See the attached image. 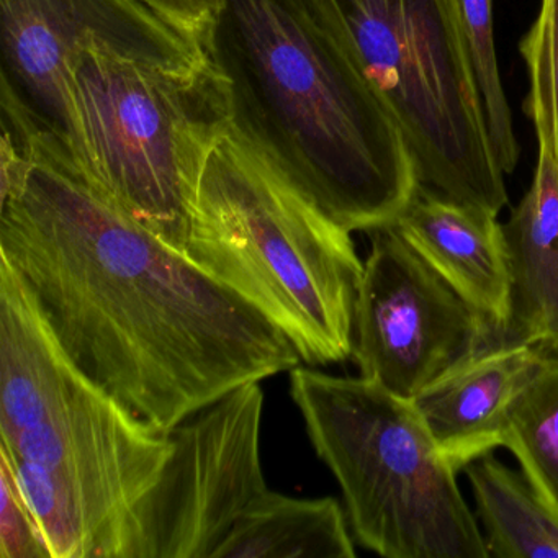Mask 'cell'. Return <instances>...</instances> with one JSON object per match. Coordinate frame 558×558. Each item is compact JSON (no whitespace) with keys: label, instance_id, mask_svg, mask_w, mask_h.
I'll list each match as a JSON object with an SVG mask.
<instances>
[{"label":"cell","instance_id":"obj_1","mask_svg":"<svg viewBox=\"0 0 558 558\" xmlns=\"http://www.w3.org/2000/svg\"><path fill=\"white\" fill-rule=\"evenodd\" d=\"M0 259L71 361L133 416L169 434L302 357L253 303L117 210L70 149L2 116Z\"/></svg>","mask_w":558,"mask_h":558},{"label":"cell","instance_id":"obj_2","mask_svg":"<svg viewBox=\"0 0 558 558\" xmlns=\"http://www.w3.org/2000/svg\"><path fill=\"white\" fill-rule=\"evenodd\" d=\"M231 123L336 223L388 227L420 189L388 107L310 0H218L205 47Z\"/></svg>","mask_w":558,"mask_h":558},{"label":"cell","instance_id":"obj_3","mask_svg":"<svg viewBox=\"0 0 558 558\" xmlns=\"http://www.w3.org/2000/svg\"><path fill=\"white\" fill-rule=\"evenodd\" d=\"M61 348L0 259V450L53 558H125L136 509L171 453Z\"/></svg>","mask_w":558,"mask_h":558},{"label":"cell","instance_id":"obj_4","mask_svg":"<svg viewBox=\"0 0 558 558\" xmlns=\"http://www.w3.org/2000/svg\"><path fill=\"white\" fill-rule=\"evenodd\" d=\"M185 256L282 329L310 367L351 357L364 276L351 231L231 122L205 156Z\"/></svg>","mask_w":558,"mask_h":558},{"label":"cell","instance_id":"obj_5","mask_svg":"<svg viewBox=\"0 0 558 558\" xmlns=\"http://www.w3.org/2000/svg\"><path fill=\"white\" fill-rule=\"evenodd\" d=\"M77 169L117 210L185 254L205 156L231 122L214 63L162 70L87 41L70 64Z\"/></svg>","mask_w":558,"mask_h":558},{"label":"cell","instance_id":"obj_6","mask_svg":"<svg viewBox=\"0 0 558 558\" xmlns=\"http://www.w3.org/2000/svg\"><path fill=\"white\" fill-rule=\"evenodd\" d=\"M290 391L362 547L387 558H489L459 472L413 401L310 365L290 371Z\"/></svg>","mask_w":558,"mask_h":558},{"label":"cell","instance_id":"obj_7","mask_svg":"<svg viewBox=\"0 0 558 558\" xmlns=\"http://www.w3.org/2000/svg\"><path fill=\"white\" fill-rule=\"evenodd\" d=\"M400 126L421 185L499 215L508 205L460 0H310Z\"/></svg>","mask_w":558,"mask_h":558},{"label":"cell","instance_id":"obj_8","mask_svg":"<svg viewBox=\"0 0 558 558\" xmlns=\"http://www.w3.org/2000/svg\"><path fill=\"white\" fill-rule=\"evenodd\" d=\"M264 391L251 381L169 433L171 453L136 509L125 558H211L266 492L260 462Z\"/></svg>","mask_w":558,"mask_h":558},{"label":"cell","instance_id":"obj_9","mask_svg":"<svg viewBox=\"0 0 558 558\" xmlns=\"http://www.w3.org/2000/svg\"><path fill=\"white\" fill-rule=\"evenodd\" d=\"M2 93L77 162L70 64L87 41L174 73L210 64L207 51L140 0H0Z\"/></svg>","mask_w":558,"mask_h":558},{"label":"cell","instance_id":"obj_10","mask_svg":"<svg viewBox=\"0 0 558 558\" xmlns=\"http://www.w3.org/2000/svg\"><path fill=\"white\" fill-rule=\"evenodd\" d=\"M498 329L466 303L391 225L371 231L354 315L361 377L413 400Z\"/></svg>","mask_w":558,"mask_h":558},{"label":"cell","instance_id":"obj_11","mask_svg":"<svg viewBox=\"0 0 558 558\" xmlns=\"http://www.w3.org/2000/svg\"><path fill=\"white\" fill-rule=\"evenodd\" d=\"M554 359L538 345L495 341L444 372L411 400L457 472L502 447L512 404Z\"/></svg>","mask_w":558,"mask_h":558},{"label":"cell","instance_id":"obj_12","mask_svg":"<svg viewBox=\"0 0 558 558\" xmlns=\"http://www.w3.org/2000/svg\"><path fill=\"white\" fill-rule=\"evenodd\" d=\"M391 227L498 329L509 318V270L498 215L420 185Z\"/></svg>","mask_w":558,"mask_h":558},{"label":"cell","instance_id":"obj_13","mask_svg":"<svg viewBox=\"0 0 558 558\" xmlns=\"http://www.w3.org/2000/svg\"><path fill=\"white\" fill-rule=\"evenodd\" d=\"M537 136L534 179L502 225L509 270V318L501 341L558 349V159Z\"/></svg>","mask_w":558,"mask_h":558},{"label":"cell","instance_id":"obj_14","mask_svg":"<svg viewBox=\"0 0 558 558\" xmlns=\"http://www.w3.org/2000/svg\"><path fill=\"white\" fill-rule=\"evenodd\" d=\"M345 514L336 498L300 499L266 489L211 558H352Z\"/></svg>","mask_w":558,"mask_h":558},{"label":"cell","instance_id":"obj_15","mask_svg":"<svg viewBox=\"0 0 558 558\" xmlns=\"http://www.w3.org/2000/svg\"><path fill=\"white\" fill-rule=\"evenodd\" d=\"M489 557L558 558V514L522 472L486 453L465 466Z\"/></svg>","mask_w":558,"mask_h":558},{"label":"cell","instance_id":"obj_16","mask_svg":"<svg viewBox=\"0 0 558 558\" xmlns=\"http://www.w3.org/2000/svg\"><path fill=\"white\" fill-rule=\"evenodd\" d=\"M502 447L558 514V361L554 359L512 404Z\"/></svg>","mask_w":558,"mask_h":558},{"label":"cell","instance_id":"obj_17","mask_svg":"<svg viewBox=\"0 0 558 558\" xmlns=\"http://www.w3.org/2000/svg\"><path fill=\"white\" fill-rule=\"evenodd\" d=\"M460 11L485 107L493 151L502 172L512 174L518 166L521 149L515 138L511 109L499 74L493 0H460Z\"/></svg>","mask_w":558,"mask_h":558},{"label":"cell","instance_id":"obj_18","mask_svg":"<svg viewBox=\"0 0 558 558\" xmlns=\"http://www.w3.org/2000/svg\"><path fill=\"white\" fill-rule=\"evenodd\" d=\"M529 74L525 116L535 135H547L558 159V0H541L537 17L519 45Z\"/></svg>","mask_w":558,"mask_h":558},{"label":"cell","instance_id":"obj_19","mask_svg":"<svg viewBox=\"0 0 558 558\" xmlns=\"http://www.w3.org/2000/svg\"><path fill=\"white\" fill-rule=\"evenodd\" d=\"M0 558H53L11 460L0 450Z\"/></svg>","mask_w":558,"mask_h":558},{"label":"cell","instance_id":"obj_20","mask_svg":"<svg viewBox=\"0 0 558 558\" xmlns=\"http://www.w3.org/2000/svg\"><path fill=\"white\" fill-rule=\"evenodd\" d=\"M202 48L207 47L218 15V0H140Z\"/></svg>","mask_w":558,"mask_h":558},{"label":"cell","instance_id":"obj_21","mask_svg":"<svg viewBox=\"0 0 558 558\" xmlns=\"http://www.w3.org/2000/svg\"><path fill=\"white\" fill-rule=\"evenodd\" d=\"M551 355H554V357H555V359H557V361H558V349H557V351H555V352H554V354H551Z\"/></svg>","mask_w":558,"mask_h":558}]
</instances>
